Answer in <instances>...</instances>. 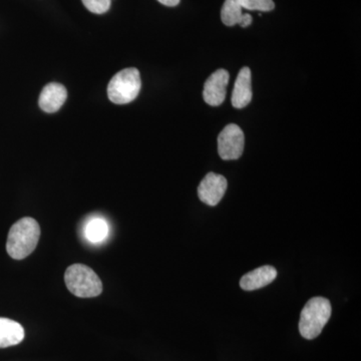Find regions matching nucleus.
<instances>
[{
	"label": "nucleus",
	"mask_w": 361,
	"mask_h": 361,
	"mask_svg": "<svg viewBox=\"0 0 361 361\" xmlns=\"http://www.w3.org/2000/svg\"><path fill=\"white\" fill-rule=\"evenodd\" d=\"M331 304L324 297H313L300 313L299 332L308 341L314 339L322 334L331 316Z\"/></svg>",
	"instance_id": "2"
},
{
	"label": "nucleus",
	"mask_w": 361,
	"mask_h": 361,
	"mask_svg": "<svg viewBox=\"0 0 361 361\" xmlns=\"http://www.w3.org/2000/svg\"><path fill=\"white\" fill-rule=\"evenodd\" d=\"M40 227L37 220L25 217L14 223L7 237L6 251L11 258L23 260L35 251L39 244Z\"/></svg>",
	"instance_id": "1"
},
{
	"label": "nucleus",
	"mask_w": 361,
	"mask_h": 361,
	"mask_svg": "<svg viewBox=\"0 0 361 361\" xmlns=\"http://www.w3.org/2000/svg\"><path fill=\"white\" fill-rule=\"evenodd\" d=\"M65 282L68 290L80 298H92L103 292L101 279L87 265H71L66 271Z\"/></svg>",
	"instance_id": "3"
},
{
	"label": "nucleus",
	"mask_w": 361,
	"mask_h": 361,
	"mask_svg": "<svg viewBox=\"0 0 361 361\" xmlns=\"http://www.w3.org/2000/svg\"><path fill=\"white\" fill-rule=\"evenodd\" d=\"M68 99V90L63 85L51 82L45 85L40 92L39 108L47 114L58 111Z\"/></svg>",
	"instance_id": "9"
},
{
	"label": "nucleus",
	"mask_w": 361,
	"mask_h": 361,
	"mask_svg": "<svg viewBox=\"0 0 361 361\" xmlns=\"http://www.w3.org/2000/svg\"><path fill=\"white\" fill-rule=\"evenodd\" d=\"M141 87L140 71L135 68H125L111 78L108 97L111 103L116 104H130L139 96Z\"/></svg>",
	"instance_id": "5"
},
{
	"label": "nucleus",
	"mask_w": 361,
	"mask_h": 361,
	"mask_svg": "<svg viewBox=\"0 0 361 361\" xmlns=\"http://www.w3.org/2000/svg\"><path fill=\"white\" fill-rule=\"evenodd\" d=\"M274 7L273 0H225L221 9V20L227 26L239 25L242 27H247L251 25L253 18L251 14L243 13V9L271 11Z\"/></svg>",
	"instance_id": "4"
},
{
	"label": "nucleus",
	"mask_w": 361,
	"mask_h": 361,
	"mask_svg": "<svg viewBox=\"0 0 361 361\" xmlns=\"http://www.w3.org/2000/svg\"><path fill=\"white\" fill-rule=\"evenodd\" d=\"M25 329L20 323L0 317V348L18 345L25 339Z\"/></svg>",
	"instance_id": "12"
},
{
	"label": "nucleus",
	"mask_w": 361,
	"mask_h": 361,
	"mask_svg": "<svg viewBox=\"0 0 361 361\" xmlns=\"http://www.w3.org/2000/svg\"><path fill=\"white\" fill-rule=\"evenodd\" d=\"M227 186V180L222 175L209 173L199 185V199L206 205L213 207L218 205L224 197Z\"/></svg>",
	"instance_id": "7"
},
{
	"label": "nucleus",
	"mask_w": 361,
	"mask_h": 361,
	"mask_svg": "<svg viewBox=\"0 0 361 361\" xmlns=\"http://www.w3.org/2000/svg\"><path fill=\"white\" fill-rule=\"evenodd\" d=\"M87 11L96 14L106 13L110 9L111 0H82Z\"/></svg>",
	"instance_id": "14"
},
{
	"label": "nucleus",
	"mask_w": 361,
	"mask_h": 361,
	"mask_svg": "<svg viewBox=\"0 0 361 361\" xmlns=\"http://www.w3.org/2000/svg\"><path fill=\"white\" fill-rule=\"evenodd\" d=\"M277 270L273 266L265 265L247 273L240 280V287L245 291L257 290L274 281Z\"/></svg>",
	"instance_id": "10"
},
{
	"label": "nucleus",
	"mask_w": 361,
	"mask_h": 361,
	"mask_svg": "<svg viewBox=\"0 0 361 361\" xmlns=\"http://www.w3.org/2000/svg\"><path fill=\"white\" fill-rule=\"evenodd\" d=\"M230 75L226 70L212 73L204 85L203 99L209 106H218L224 103Z\"/></svg>",
	"instance_id": "8"
},
{
	"label": "nucleus",
	"mask_w": 361,
	"mask_h": 361,
	"mask_svg": "<svg viewBox=\"0 0 361 361\" xmlns=\"http://www.w3.org/2000/svg\"><path fill=\"white\" fill-rule=\"evenodd\" d=\"M252 80L251 71L249 68H243L239 71L238 77L235 82L232 94V104L234 108L243 109L251 103Z\"/></svg>",
	"instance_id": "11"
},
{
	"label": "nucleus",
	"mask_w": 361,
	"mask_h": 361,
	"mask_svg": "<svg viewBox=\"0 0 361 361\" xmlns=\"http://www.w3.org/2000/svg\"><path fill=\"white\" fill-rule=\"evenodd\" d=\"M163 6L174 7L180 4V0H158Z\"/></svg>",
	"instance_id": "15"
},
{
	"label": "nucleus",
	"mask_w": 361,
	"mask_h": 361,
	"mask_svg": "<svg viewBox=\"0 0 361 361\" xmlns=\"http://www.w3.org/2000/svg\"><path fill=\"white\" fill-rule=\"evenodd\" d=\"M245 146V135L239 126H226L218 137V153L223 160H238Z\"/></svg>",
	"instance_id": "6"
},
{
	"label": "nucleus",
	"mask_w": 361,
	"mask_h": 361,
	"mask_svg": "<svg viewBox=\"0 0 361 361\" xmlns=\"http://www.w3.org/2000/svg\"><path fill=\"white\" fill-rule=\"evenodd\" d=\"M109 225L104 218L94 217L87 223L85 227V238L90 243L99 244L108 238Z\"/></svg>",
	"instance_id": "13"
}]
</instances>
